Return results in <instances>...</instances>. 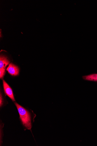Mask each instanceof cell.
<instances>
[{
  "label": "cell",
  "mask_w": 97,
  "mask_h": 146,
  "mask_svg": "<svg viewBox=\"0 0 97 146\" xmlns=\"http://www.w3.org/2000/svg\"><path fill=\"white\" fill-rule=\"evenodd\" d=\"M3 83L4 90L6 95L8 96L13 101H15L11 88L5 80H3Z\"/></svg>",
  "instance_id": "7a4b0ae2"
},
{
  "label": "cell",
  "mask_w": 97,
  "mask_h": 146,
  "mask_svg": "<svg viewBox=\"0 0 97 146\" xmlns=\"http://www.w3.org/2000/svg\"><path fill=\"white\" fill-rule=\"evenodd\" d=\"M5 69H0V78L3 79L5 75Z\"/></svg>",
  "instance_id": "8992f818"
},
{
  "label": "cell",
  "mask_w": 97,
  "mask_h": 146,
  "mask_svg": "<svg viewBox=\"0 0 97 146\" xmlns=\"http://www.w3.org/2000/svg\"><path fill=\"white\" fill-rule=\"evenodd\" d=\"M8 73L12 76H17L19 73V69L17 66L12 63L10 64L7 69Z\"/></svg>",
  "instance_id": "3957f363"
},
{
  "label": "cell",
  "mask_w": 97,
  "mask_h": 146,
  "mask_svg": "<svg viewBox=\"0 0 97 146\" xmlns=\"http://www.w3.org/2000/svg\"><path fill=\"white\" fill-rule=\"evenodd\" d=\"M85 80L97 82V74H94L83 77Z\"/></svg>",
  "instance_id": "5b68a950"
},
{
  "label": "cell",
  "mask_w": 97,
  "mask_h": 146,
  "mask_svg": "<svg viewBox=\"0 0 97 146\" xmlns=\"http://www.w3.org/2000/svg\"><path fill=\"white\" fill-rule=\"evenodd\" d=\"M3 98L1 94V97H0V106H1V107L2 106H3Z\"/></svg>",
  "instance_id": "52a82bcc"
},
{
  "label": "cell",
  "mask_w": 97,
  "mask_h": 146,
  "mask_svg": "<svg viewBox=\"0 0 97 146\" xmlns=\"http://www.w3.org/2000/svg\"><path fill=\"white\" fill-rule=\"evenodd\" d=\"M15 104L18 109L22 124L27 129H31L32 126L30 113L17 103H15Z\"/></svg>",
  "instance_id": "6da1fadb"
},
{
  "label": "cell",
  "mask_w": 97,
  "mask_h": 146,
  "mask_svg": "<svg viewBox=\"0 0 97 146\" xmlns=\"http://www.w3.org/2000/svg\"><path fill=\"white\" fill-rule=\"evenodd\" d=\"M10 61L5 56L1 55L0 57V69H5Z\"/></svg>",
  "instance_id": "277c9868"
}]
</instances>
